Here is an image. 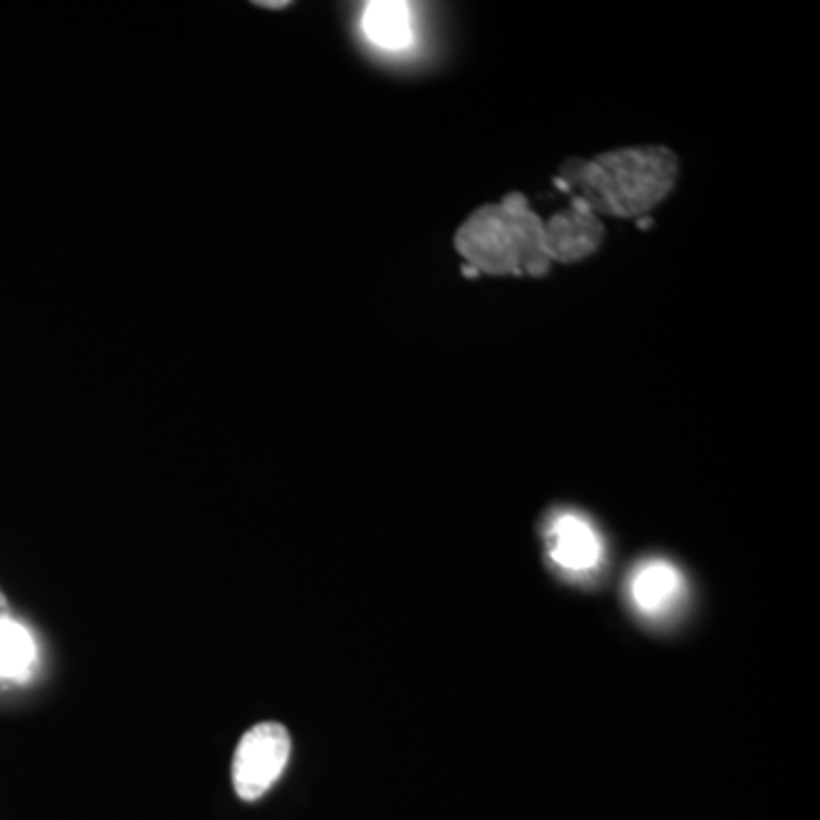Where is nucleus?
<instances>
[{
    "label": "nucleus",
    "instance_id": "nucleus-7",
    "mask_svg": "<svg viewBox=\"0 0 820 820\" xmlns=\"http://www.w3.org/2000/svg\"><path fill=\"white\" fill-rule=\"evenodd\" d=\"M365 37L383 51H404L415 39L413 10L399 0H376L367 3L360 19Z\"/></svg>",
    "mask_w": 820,
    "mask_h": 820
},
{
    "label": "nucleus",
    "instance_id": "nucleus-3",
    "mask_svg": "<svg viewBox=\"0 0 820 820\" xmlns=\"http://www.w3.org/2000/svg\"><path fill=\"white\" fill-rule=\"evenodd\" d=\"M292 754V736L274 720L253 725L233 754V786L237 798L256 802L283 775Z\"/></svg>",
    "mask_w": 820,
    "mask_h": 820
},
{
    "label": "nucleus",
    "instance_id": "nucleus-4",
    "mask_svg": "<svg viewBox=\"0 0 820 820\" xmlns=\"http://www.w3.org/2000/svg\"><path fill=\"white\" fill-rule=\"evenodd\" d=\"M602 240L604 226L600 217L579 199H572L568 210L556 212L545 221V253L552 265H572L593 256Z\"/></svg>",
    "mask_w": 820,
    "mask_h": 820
},
{
    "label": "nucleus",
    "instance_id": "nucleus-5",
    "mask_svg": "<svg viewBox=\"0 0 820 820\" xmlns=\"http://www.w3.org/2000/svg\"><path fill=\"white\" fill-rule=\"evenodd\" d=\"M547 547L552 561L568 574H588L604 561L602 536L584 515L556 513L547 527Z\"/></svg>",
    "mask_w": 820,
    "mask_h": 820
},
{
    "label": "nucleus",
    "instance_id": "nucleus-8",
    "mask_svg": "<svg viewBox=\"0 0 820 820\" xmlns=\"http://www.w3.org/2000/svg\"><path fill=\"white\" fill-rule=\"evenodd\" d=\"M35 661V643L19 622L0 615V677L21 679Z\"/></svg>",
    "mask_w": 820,
    "mask_h": 820
},
{
    "label": "nucleus",
    "instance_id": "nucleus-10",
    "mask_svg": "<svg viewBox=\"0 0 820 820\" xmlns=\"http://www.w3.org/2000/svg\"><path fill=\"white\" fill-rule=\"evenodd\" d=\"M7 606V602H5V597H3V593H0V609H5Z\"/></svg>",
    "mask_w": 820,
    "mask_h": 820
},
{
    "label": "nucleus",
    "instance_id": "nucleus-6",
    "mask_svg": "<svg viewBox=\"0 0 820 820\" xmlns=\"http://www.w3.org/2000/svg\"><path fill=\"white\" fill-rule=\"evenodd\" d=\"M684 574L666 559H647L638 563L629 577V600L643 615H666L682 602Z\"/></svg>",
    "mask_w": 820,
    "mask_h": 820
},
{
    "label": "nucleus",
    "instance_id": "nucleus-2",
    "mask_svg": "<svg viewBox=\"0 0 820 820\" xmlns=\"http://www.w3.org/2000/svg\"><path fill=\"white\" fill-rule=\"evenodd\" d=\"M454 242L467 265L488 276L536 278L552 267L545 253V221L522 194L474 210Z\"/></svg>",
    "mask_w": 820,
    "mask_h": 820
},
{
    "label": "nucleus",
    "instance_id": "nucleus-1",
    "mask_svg": "<svg viewBox=\"0 0 820 820\" xmlns=\"http://www.w3.org/2000/svg\"><path fill=\"white\" fill-rule=\"evenodd\" d=\"M679 160L666 146H638L602 153L593 160L572 158L556 185L584 201L595 215L645 217L675 190Z\"/></svg>",
    "mask_w": 820,
    "mask_h": 820
},
{
    "label": "nucleus",
    "instance_id": "nucleus-9",
    "mask_svg": "<svg viewBox=\"0 0 820 820\" xmlns=\"http://www.w3.org/2000/svg\"><path fill=\"white\" fill-rule=\"evenodd\" d=\"M262 7H285L287 3H260Z\"/></svg>",
    "mask_w": 820,
    "mask_h": 820
}]
</instances>
